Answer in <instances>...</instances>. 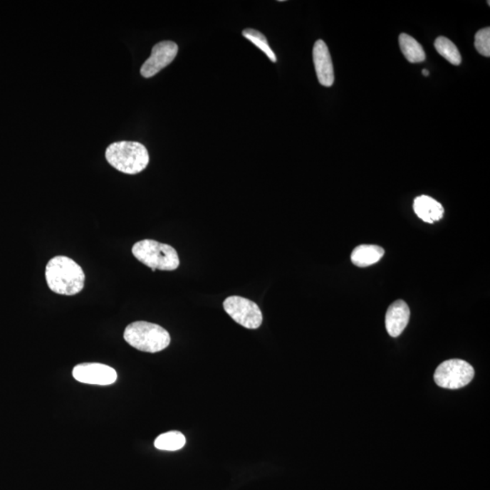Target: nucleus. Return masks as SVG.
Returning a JSON list of instances; mask_svg holds the SVG:
<instances>
[{"mask_svg": "<svg viewBox=\"0 0 490 490\" xmlns=\"http://www.w3.org/2000/svg\"><path fill=\"white\" fill-rule=\"evenodd\" d=\"M224 309L231 319L247 329H258L263 323V313L253 301L231 296L224 301Z\"/></svg>", "mask_w": 490, "mask_h": 490, "instance_id": "423d86ee", "label": "nucleus"}, {"mask_svg": "<svg viewBox=\"0 0 490 490\" xmlns=\"http://www.w3.org/2000/svg\"><path fill=\"white\" fill-rule=\"evenodd\" d=\"M400 49L407 61L410 63H420L426 59L422 46L415 38L407 34H400L399 38Z\"/></svg>", "mask_w": 490, "mask_h": 490, "instance_id": "ddd939ff", "label": "nucleus"}, {"mask_svg": "<svg viewBox=\"0 0 490 490\" xmlns=\"http://www.w3.org/2000/svg\"><path fill=\"white\" fill-rule=\"evenodd\" d=\"M105 158L113 167L127 174L141 173L149 164L147 149L138 142H115L107 148Z\"/></svg>", "mask_w": 490, "mask_h": 490, "instance_id": "f03ea898", "label": "nucleus"}, {"mask_svg": "<svg viewBox=\"0 0 490 490\" xmlns=\"http://www.w3.org/2000/svg\"><path fill=\"white\" fill-rule=\"evenodd\" d=\"M434 46L439 54L447 59L450 64L454 66L460 65V63H462V56H460L459 49L454 43L445 38V36H439V38L436 39Z\"/></svg>", "mask_w": 490, "mask_h": 490, "instance_id": "2eb2a0df", "label": "nucleus"}, {"mask_svg": "<svg viewBox=\"0 0 490 490\" xmlns=\"http://www.w3.org/2000/svg\"><path fill=\"white\" fill-rule=\"evenodd\" d=\"M133 256L152 271H174L177 269L180 260L177 251L171 245L154 240L137 241L132 248Z\"/></svg>", "mask_w": 490, "mask_h": 490, "instance_id": "20e7f679", "label": "nucleus"}, {"mask_svg": "<svg viewBox=\"0 0 490 490\" xmlns=\"http://www.w3.org/2000/svg\"><path fill=\"white\" fill-rule=\"evenodd\" d=\"M475 48L480 55L490 56V28H486L476 32L475 36Z\"/></svg>", "mask_w": 490, "mask_h": 490, "instance_id": "f3484780", "label": "nucleus"}, {"mask_svg": "<svg viewBox=\"0 0 490 490\" xmlns=\"http://www.w3.org/2000/svg\"><path fill=\"white\" fill-rule=\"evenodd\" d=\"M178 53V46L173 41H162L155 45L150 58L144 63L140 69L141 75L150 78L167 68L174 61Z\"/></svg>", "mask_w": 490, "mask_h": 490, "instance_id": "0eeeda50", "label": "nucleus"}, {"mask_svg": "<svg viewBox=\"0 0 490 490\" xmlns=\"http://www.w3.org/2000/svg\"><path fill=\"white\" fill-rule=\"evenodd\" d=\"M243 36L261 49L271 62L276 63L277 61L276 56L268 44L267 38L260 31L253 28H247L243 31Z\"/></svg>", "mask_w": 490, "mask_h": 490, "instance_id": "dca6fc26", "label": "nucleus"}, {"mask_svg": "<svg viewBox=\"0 0 490 490\" xmlns=\"http://www.w3.org/2000/svg\"><path fill=\"white\" fill-rule=\"evenodd\" d=\"M474 375V369L469 363L454 359L446 360L437 368L434 380L442 388L458 390L468 385Z\"/></svg>", "mask_w": 490, "mask_h": 490, "instance_id": "39448f33", "label": "nucleus"}, {"mask_svg": "<svg viewBox=\"0 0 490 490\" xmlns=\"http://www.w3.org/2000/svg\"><path fill=\"white\" fill-rule=\"evenodd\" d=\"M410 311L408 304L402 300L394 301L387 311L385 325L390 336L396 338L402 333L408 325Z\"/></svg>", "mask_w": 490, "mask_h": 490, "instance_id": "9d476101", "label": "nucleus"}, {"mask_svg": "<svg viewBox=\"0 0 490 490\" xmlns=\"http://www.w3.org/2000/svg\"><path fill=\"white\" fill-rule=\"evenodd\" d=\"M124 339L129 345L145 353L161 352L169 346L170 335L167 330L157 324L135 322L125 328Z\"/></svg>", "mask_w": 490, "mask_h": 490, "instance_id": "7ed1b4c3", "label": "nucleus"}, {"mask_svg": "<svg viewBox=\"0 0 490 490\" xmlns=\"http://www.w3.org/2000/svg\"><path fill=\"white\" fill-rule=\"evenodd\" d=\"M72 373L78 382L92 385H110L118 379V373L113 368L101 363L79 364Z\"/></svg>", "mask_w": 490, "mask_h": 490, "instance_id": "6e6552de", "label": "nucleus"}, {"mask_svg": "<svg viewBox=\"0 0 490 490\" xmlns=\"http://www.w3.org/2000/svg\"><path fill=\"white\" fill-rule=\"evenodd\" d=\"M422 74L425 75V77H428L429 72L427 71V69H423Z\"/></svg>", "mask_w": 490, "mask_h": 490, "instance_id": "a211bd4d", "label": "nucleus"}, {"mask_svg": "<svg viewBox=\"0 0 490 490\" xmlns=\"http://www.w3.org/2000/svg\"><path fill=\"white\" fill-rule=\"evenodd\" d=\"M313 63L318 80L323 87H332L334 83V71L329 48L325 42L319 39L313 46Z\"/></svg>", "mask_w": 490, "mask_h": 490, "instance_id": "1a4fd4ad", "label": "nucleus"}, {"mask_svg": "<svg viewBox=\"0 0 490 490\" xmlns=\"http://www.w3.org/2000/svg\"><path fill=\"white\" fill-rule=\"evenodd\" d=\"M413 209L420 219L429 224L439 221L444 214L442 205L428 195L417 197L414 200Z\"/></svg>", "mask_w": 490, "mask_h": 490, "instance_id": "9b49d317", "label": "nucleus"}, {"mask_svg": "<svg viewBox=\"0 0 490 490\" xmlns=\"http://www.w3.org/2000/svg\"><path fill=\"white\" fill-rule=\"evenodd\" d=\"M187 442L185 437L179 432H170L164 433L155 440V447L157 449L175 452V450L184 448Z\"/></svg>", "mask_w": 490, "mask_h": 490, "instance_id": "4468645a", "label": "nucleus"}, {"mask_svg": "<svg viewBox=\"0 0 490 490\" xmlns=\"http://www.w3.org/2000/svg\"><path fill=\"white\" fill-rule=\"evenodd\" d=\"M384 253L385 251L378 245L362 244L353 250L350 258H352L353 264L356 266L367 267L378 263L384 256Z\"/></svg>", "mask_w": 490, "mask_h": 490, "instance_id": "f8f14e48", "label": "nucleus"}, {"mask_svg": "<svg viewBox=\"0 0 490 490\" xmlns=\"http://www.w3.org/2000/svg\"><path fill=\"white\" fill-rule=\"evenodd\" d=\"M45 274L49 289L55 293L72 296L84 289V271L67 256L52 258L46 264Z\"/></svg>", "mask_w": 490, "mask_h": 490, "instance_id": "f257e3e1", "label": "nucleus"}]
</instances>
